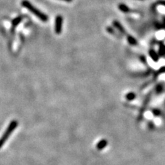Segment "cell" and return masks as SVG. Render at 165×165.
Wrapping results in <instances>:
<instances>
[{"instance_id":"1","label":"cell","mask_w":165,"mask_h":165,"mask_svg":"<svg viewBox=\"0 0 165 165\" xmlns=\"http://www.w3.org/2000/svg\"><path fill=\"white\" fill-rule=\"evenodd\" d=\"M21 4H22V6L23 7H25L26 9L29 10L32 13H33L36 17H37L42 21L45 22V21H47L48 20V17L46 15L41 12L39 9H37V8H35L33 5L30 3V2L28 1H27V0H23V1H22Z\"/></svg>"},{"instance_id":"2","label":"cell","mask_w":165,"mask_h":165,"mask_svg":"<svg viewBox=\"0 0 165 165\" xmlns=\"http://www.w3.org/2000/svg\"><path fill=\"white\" fill-rule=\"evenodd\" d=\"M17 125H18V122L17 120H13L11 123L9 124V125L6 129V130L5 131L4 134L2 135V136L0 138V149L3 147V145L5 144V142L7 141V140L9 139V136L12 134L13 131L16 129Z\"/></svg>"},{"instance_id":"3","label":"cell","mask_w":165,"mask_h":165,"mask_svg":"<svg viewBox=\"0 0 165 165\" xmlns=\"http://www.w3.org/2000/svg\"><path fill=\"white\" fill-rule=\"evenodd\" d=\"M63 19L61 15H57L55 19V31L57 34H60L62 32V28H63Z\"/></svg>"},{"instance_id":"4","label":"cell","mask_w":165,"mask_h":165,"mask_svg":"<svg viewBox=\"0 0 165 165\" xmlns=\"http://www.w3.org/2000/svg\"><path fill=\"white\" fill-rule=\"evenodd\" d=\"M151 93H149V94L148 96L146 98V99L145 100L144 102H143V105L141 109H140V113H139V116H138V120L139 122L142 120V115L144 114V113L145 112V109L146 108H147V105L149 104V102H150V100H151Z\"/></svg>"},{"instance_id":"5","label":"cell","mask_w":165,"mask_h":165,"mask_svg":"<svg viewBox=\"0 0 165 165\" xmlns=\"http://www.w3.org/2000/svg\"><path fill=\"white\" fill-rule=\"evenodd\" d=\"M107 144H108V142L107 140L105 139H102L101 140H100V141L97 143L96 145V149L99 151H101L103 149H105V147L107 146Z\"/></svg>"},{"instance_id":"6","label":"cell","mask_w":165,"mask_h":165,"mask_svg":"<svg viewBox=\"0 0 165 165\" xmlns=\"http://www.w3.org/2000/svg\"><path fill=\"white\" fill-rule=\"evenodd\" d=\"M149 54L150 57L151 59L154 61V62H158L159 61V55L156 53L155 50H153V49H151L149 51Z\"/></svg>"},{"instance_id":"7","label":"cell","mask_w":165,"mask_h":165,"mask_svg":"<svg viewBox=\"0 0 165 165\" xmlns=\"http://www.w3.org/2000/svg\"><path fill=\"white\" fill-rule=\"evenodd\" d=\"M113 24L115 28L117 30H118L120 31V32H121L122 34H125V29H124L123 26H122L118 21H113Z\"/></svg>"},{"instance_id":"8","label":"cell","mask_w":165,"mask_h":165,"mask_svg":"<svg viewBox=\"0 0 165 165\" xmlns=\"http://www.w3.org/2000/svg\"><path fill=\"white\" fill-rule=\"evenodd\" d=\"M136 95L134 92H129L125 95V99L129 101H132L136 99Z\"/></svg>"},{"instance_id":"9","label":"cell","mask_w":165,"mask_h":165,"mask_svg":"<svg viewBox=\"0 0 165 165\" xmlns=\"http://www.w3.org/2000/svg\"><path fill=\"white\" fill-rule=\"evenodd\" d=\"M127 39L128 43L131 45H136L138 44V42H137V41L136 40V39H135V38L132 36H129V35H128L127 37Z\"/></svg>"},{"instance_id":"10","label":"cell","mask_w":165,"mask_h":165,"mask_svg":"<svg viewBox=\"0 0 165 165\" xmlns=\"http://www.w3.org/2000/svg\"><path fill=\"white\" fill-rule=\"evenodd\" d=\"M118 9H120L122 12L123 13H129V9L125 4H119Z\"/></svg>"},{"instance_id":"11","label":"cell","mask_w":165,"mask_h":165,"mask_svg":"<svg viewBox=\"0 0 165 165\" xmlns=\"http://www.w3.org/2000/svg\"><path fill=\"white\" fill-rule=\"evenodd\" d=\"M163 88H164V86L162 84V83H159V84H158L156 85V94H160L162 90H163Z\"/></svg>"},{"instance_id":"12","label":"cell","mask_w":165,"mask_h":165,"mask_svg":"<svg viewBox=\"0 0 165 165\" xmlns=\"http://www.w3.org/2000/svg\"><path fill=\"white\" fill-rule=\"evenodd\" d=\"M23 19V17H21V16H20V17H17L16 19H15V20L13 21V27L17 26L18 24L21 22V21Z\"/></svg>"},{"instance_id":"13","label":"cell","mask_w":165,"mask_h":165,"mask_svg":"<svg viewBox=\"0 0 165 165\" xmlns=\"http://www.w3.org/2000/svg\"><path fill=\"white\" fill-rule=\"evenodd\" d=\"M164 73H165V66L160 67V68L158 71H157V72L156 73V74H155V78L158 77L160 74H164Z\"/></svg>"},{"instance_id":"14","label":"cell","mask_w":165,"mask_h":165,"mask_svg":"<svg viewBox=\"0 0 165 165\" xmlns=\"http://www.w3.org/2000/svg\"><path fill=\"white\" fill-rule=\"evenodd\" d=\"M165 54V45H161L159 48V55L160 56H163Z\"/></svg>"},{"instance_id":"15","label":"cell","mask_w":165,"mask_h":165,"mask_svg":"<svg viewBox=\"0 0 165 165\" xmlns=\"http://www.w3.org/2000/svg\"><path fill=\"white\" fill-rule=\"evenodd\" d=\"M152 113L155 116H160V109H153L152 110Z\"/></svg>"},{"instance_id":"16","label":"cell","mask_w":165,"mask_h":165,"mask_svg":"<svg viewBox=\"0 0 165 165\" xmlns=\"http://www.w3.org/2000/svg\"><path fill=\"white\" fill-rule=\"evenodd\" d=\"M149 125H150V128L151 129H153V123H149Z\"/></svg>"},{"instance_id":"17","label":"cell","mask_w":165,"mask_h":165,"mask_svg":"<svg viewBox=\"0 0 165 165\" xmlns=\"http://www.w3.org/2000/svg\"><path fill=\"white\" fill-rule=\"evenodd\" d=\"M62 1H65V2H72V0H62Z\"/></svg>"},{"instance_id":"18","label":"cell","mask_w":165,"mask_h":165,"mask_svg":"<svg viewBox=\"0 0 165 165\" xmlns=\"http://www.w3.org/2000/svg\"><path fill=\"white\" fill-rule=\"evenodd\" d=\"M163 5H164V6H165V2H163Z\"/></svg>"}]
</instances>
